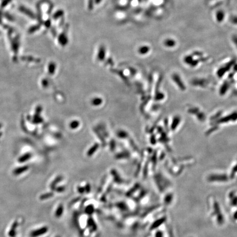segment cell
<instances>
[{"label": "cell", "mask_w": 237, "mask_h": 237, "mask_svg": "<svg viewBox=\"0 0 237 237\" xmlns=\"http://www.w3.org/2000/svg\"><path fill=\"white\" fill-rule=\"evenodd\" d=\"M116 207L120 209L121 210H126L127 209V206L126 204V203H125L124 202H119L117 203L116 204Z\"/></svg>", "instance_id": "obj_8"}, {"label": "cell", "mask_w": 237, "mask_h": 237, "mask_svg": "<svg viewBox=\"0 0 237 237\" xmlns=\"http://www.w3.org/2000/svg\"><path fill=\"white\" fill-rule=\"evenodd\" d=\"M27 169H28V167H26L19 168V169H17L14 171V173L16 174H20V173L24 172L25 170H27Z\"/></svg>", "instance_id": "obj_10"}, {"label": "cell", "mask_w": 237, "mask_h": 237, "mask_svg": "<svg viewBox=\"0 0 237 237\" xmlns=\"http://www.w3.org/2000/svg\"><path fill=\"white\" fill-rule=\"evenodd\" d=\"M85 192L87 193V194H89V193L91 192V186L90 185V184H87L86 186L85 187Z\"/></svg>", "instance_id": "obj_14"}, {"label": "cell", "mask_w": 237, "mask_h": 237, "mask_svg": "<svg viewBox=\"0 0 237 237\" xmlns=\"http://www.w3.org/2000/svg\"><path fill=\"white\" fill-rule=\"evenodd\" d=\"M94 212H95L94 206L92 204L87 206L86 208L85 209V213L89 216L92 215L93 213H94Z\"/></svg>", "instance_id": "obj_4"}, {"label": "cell", "mask_w": 237, "mask_h": 237, "mask_svg": "<svg viewBox=\"0 0 237 237\" xmlns=\"http://www.w3.org/2000/svg\"><path fill=\"white\" fill-rule=\"evenodd\" d=\"M61 181V178H58L56 179H55L54 181H53L51 184V189L52 190H55V189L56 188V184H57L58 182H59Z\"/></svg>", "instance_id": "obj_9"}, {"label": "cell", "mask_w": 237, "mask_h": 237, "mask_svg": "<svg viewBox=\"0 0 237 237\" xmlns=\"http://www.w3.org/2000/svg\"><path fill=\"white\" fill-rule=\"evenodd\" d=\"M78 192L80 194H84V193L85 192V187H78Z\"/></svg>", "instance_id": "obj_13"}, {"label": "cell", "mask_w": 237, "mask_h": 237, "mask_svg": "<svg viewBox=\"0 0 237 237\" xmlns=\"http://www.w3.org/2000/svg\"><path fill=\"white\" fill-rule=\"evenodd\" d=\"M59 41L60 43V45H63V46L65 45L66 43H67V41H68L66 36L64 34H61L59 38Z\"/></svg>", "instance_id": "obj_7"}, {"label": "cell", "mask_w": 237, "mask_h": 237, "mask_svg": "<svg viewBox=\"0 0 237 237\" xmlns=\"http://www.w3.org/2000/svg\"><path fill=\"white\" fill-rule=\"evenodd\" d=\"M235 216H236V217H237V213H236V214H235Z\"/></svg>", "instance_id": "obj_15"}, {"label": "cell", "mask_w": 237, "mask_h": 237, "mask_svg": "<svg viewBox=\"0 0 237 237\" xmlns=\"http://www.w3.org/2000/svg\"><path fill=\"white\" fill-rule=\"evenodd\" d=\"M87 226L90 229V232H95L97 230V225L95 223L94 220L92 217H89L87 219Z\"/></svg>", "instance_id": "obj_2"}, {"label": "cell", "mask_w": 237, "mask_h": 237, "mask_svg": "<svg viewBox=\"0 0 237 237\" xmlns=\"http://www.w3.org/2000/svg\"><path fill=\"white\" fill-rule=\"evenodd\" d=\"M64 213V207L63 204H60L55 211V217L56 218H60L63 215Z\"/></svg>", "instance_id": "obj_3"}, {"label": "cell", "mask_w": 237, "mask_h": 237, "mask_svg": "<svg viewBox=\"0 0 237 237\" xmlns=\"http://www.w3.org/2000/svg\"><path fill=\"white\" fill-rule=\"evenodd\" d=\"M18 223H17V222H15L13 224V225L12 226L11 229L9 230V233H8V235L11 237H14V236L16 235V229L17 227L18 226Z\"/></svg>", "instance_id": "obj_5"}, {"label": "cell", "mask_w": 237, "mask_h": 237, "mask_svg": "<svg viewBox=\"0 0 237 237\" xmlns=\"http://www.w3.org/2000/svg\"><path fill=\"white\" fill-rule=\"evenodd\" d=\"M55 237H60V236H59V235H57V236H56Z\"/></svg>", "instance_id": "obj_16"}, {"label": "cell", "mask_w": 237, "mask_h": 237, "mask_svg": "<svg viewBox=\"0 0 237 237\" xmlns=\"http://www.w3.org/2000/svg\"><path fill=\"white\" fill-rule=\"evenodd\" d=\"M53 195H54L53 192H48V193H45V194H43L41 195L40 196L39 198L41 200H47V199H48L51 198Z\"/></svg>", "instance_id": "obj_6"}, {"label": "cell", "mask_w": 237, "mask_h": 237, "mask_svg": "<svg viewBox=\"0 0 237 237\" xmlns=\"http://www.w3.org/2000/svg\"><path fill=\"white\" fill-rule=\"evenodd\" d=\"M65 190V188L64 186H60V187H57V188L55 189V191H56L58 193H63Z\"/></svg>", "instance_id": "obj_11"}, {"label": "cell", "mask_w": 237, "mask_h": 237, "mask_svg": "<svg viewBox=\"0 0 237 237\" xmlns=\"http://www.w3.org/2000/svg\"><path fill=\"white\" fill-rule=\"evenodd\" d=\"M48 230V228L47 226L41 227L39 229H35L30 233V237H38L46 234Z\"/></svg>", "instance_id": "obj_1"}, {"label": "cell", "mask_w": 237, "mask_h": 237, "mask_svg": "<svg viewBox=\"0 0 237 237\" xmlns=\"http://www.w3.org/2000/svg\"><path fill=\"white\" fill-rule=\"evenodd\" d=\"M149 50V48L147 46H143L140 48L139 52L142 53H145V52H147Z\"/></svg>", "instance_id": "obj_12"}]
</instances>
